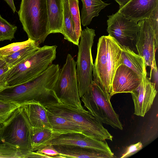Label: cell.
Returning a JSON list of instances; mask_svg holds the SVG:
<instances>
[{"label":"cell","instance_id":"obj_1","mask_svg":"<svg viewBox=\"0 0 158 158\" xmlns=\"http://www.w3.org/2000/svg\"><path fill=\"white\" fill-rule=\"evenodd\" d=\"M60 68L52 64L45 71L31 80L0 91V99L22 105L32 101L45 106L60 102L53 88Z\"/></svg>","mask_w":158,"mask_h":158},{"label":"cell","instance_id":"obj_2","mask_svg":"<svg viewBox=\"0 0 158 158\" xmlns=\"http://www.w3.org/2000/svg\"><path fill=\"white\" fill-rule=\"evenodd\" d=\"M121 52L122 46L109 35L99 38L94 64L93 81L110 96L113 79L119 65Z\"/></svg>","mask_w":158,"mask_h":158},{"label":"cell","instance_id":"obj_3","mask_svg":"<svg viewBox=\"0 0 158 158\" xmlns=\"http://www.w3.org/2000/svg\"><path fill=\"white\" fill-rule=\"evenodd\" d=\"M56 45L40 47L27 59L10 70L7 80L9 87L27 82L45 71L56 57Z\"/></svg>","mask_w":158,"mask_h":158},{"label":"cell","instance_id":"obj_4","mask_svg":"<svg viewBox=\"0 0 158 158\" xmlns=\"http://www.w3.org/2000/svg\"><path fill=\"white\" fill-rule=\"evenodd\" d=\"M18 14L28 39L44 42L49 34L46 0H21Z\"/></svg>","mask_w":158,"mask_h":158},{"label":"cell","instance_id":"obj_5","mask_svg":"<svg viewBox=\"0 0 158 158\" xmlns=\"http://www.w3.org/2000/svg\"><path fill=\"white\" fill-rule=\"evenodd\" d=\"M111 97L93 80L81 99L88 111L102 123L122 130L123 125L112 107Z\"/></svg>","mask_w":158,"mask_h":158},{"label":"cell","instance_id":"obj_6","mask_svg":"<svg viewBox=\"0 0 158 158\" xmlns=\"http://www.w3.org/2000/svg\"><path fill=\"white\" fill-rule=\"evenodd\" d=\"M56 115L64 118L77 125L84 134L101 140H112L113 136L100 123L85 109L81 110L61 102L46 106Z\"/></svg>","mask_w":158,"mask_h":158},{"label":"cell","instance_id":"obj_7","mask_svg":"<svg viewBox=\"0 0 158 158\" xmlns=\"http://www.w3.org/2000/svg\"><path fill=\"white\" fill-rule=\"evenodd\" d=\"M30 124L22 105L3 123L0 141L14 147L25 155L32 152L29 128Z\"/></svg>","mask_w":158,"mask_h":158},{"label":"cell","instance_id":"obj_8","mask_svg":"<svg viewBox=\"0 0 158 158\" xmlns=\"http://www.w3.org/2000/svg\"><path fill=\"white\" fill-rule=\"evenodd\" d=\"M76 64L73 57L68 54L65 63L59 69L53 90L61 102L83 110L79 93Z\"/></svg>","mask_w":158,"mask_h":158},{"label":"cell","instance_id":"obj_9","mask_svg":"<svg viewBox=\"0 0 158 158\" xmlns=\"http://www.w3.org/2000/svg\"><path fill=\"white\" fill-rule=\"evenodd\" d=\"M95 36V30L86 27L82 30L76 62L79 96L87 92L93 80L94 64L91 49Z\"/></svg>","mask_w":158,"mask_h":158},{"label":"cell","instance_id":"obj_10","mask_svg":"<svg viewBox=\"0 0 158 158\" xmlns=\"http://www.w3.org/2000/svg\"><path fill=\"white\" fill-rule=\"evenodd\" d=\"M107 17V31L109 35L122 47H128L134 51L140 29L138 22L128 19L118 11Z\"/></svg>","mask_w":158,"mask_h":158},{"label":"cell","instance_id":"obj_11","mask_svg":"<svg viewBox=\"0 0 158 158\" xmlns=\"http://www.w3.org/2000/svg\"><path fill=\"white\" fill-rule=\"evenodd\" d=\"M139 30L137 38L136 47L138 54L144 59L146 66L157 72L155 54L158 47V31L153 27L149 18L139 21Z\"/></svg>","mask_w":158,"mask_h":158},{"label":"cell","instance_id":"obj_12","mask_svg":"<svg viewBox=\"0 0 158 158\" xmlns=\"http://www.w3.org/2000/svg\"><path fill=\"white\" fill-rule=\"evenodd\" d=\"M49 145L75 146L114 154L106 140L98 139L82 133H60L54 131L52 137L48 143Z\"/></svg>","mask_w":158,"mask_h":158},{"label":"cell","instance_id":"obj_13","mask_svg":"<svg viewBox=\"0 0 158 158\" xmlns=\"http://www.w3.org/2000/svg\"><path fill=\"white\" fill-rule=\"evenodd\" d=\"M157 93L155 83L148 78L146 69L140 84L130 93L134 105V114L143 117L151 107Z\"/></svg>","mask_w":158,"mask_h":158},{"label":"cell","instance_id":"obj_14","mask_svg":"<svg viewBox=\"0 0 158 158\" xmlns=\"http://www.w3.org/2000/svg\"><path fill=\"white\" fill-rule=\"evenodd\" d=\"M142 76L123 64L119 65L113 79L111 96L118 93H131L140 85Z\"/></svg>","mask_w":158,"mask_h":158},{"label":"cell","instance_id":"obj_15","mask_svg":"<svg viewBox=\"0 0 158 158\" xmlns=\"http://www.w3.org/2000/svg\"><path fill=\"white\" fill-rule=\"evenodd\" d=\"M158 9V0H130L118 12L137 22L149 18Z\"/></svg>","mask_w":158,"mask_h":158},{"label":"cell","instance_id":"obj_16","mask_svg":"<svg viewBox=\"0 0 158 158\" xmlns=\"http://www.w3.org/2000/svg\"><path fill=\"white\" fill-rule=\"evenodd\" d=\"M21 105L32 126L52 129L48 118V110L45 106L39 102L35 101L29 102Z\"/></svg>","mask_w":158,"mask_h":158},{"label":"cell","instance_id":"obj_17","mask_svg":"<svg viewBox=\"0 0 158 158\" xmlns=\"http://www.w3.org/2000/svg\"><path fill=\"white\" fill-rule=\"evenodd\" d=\"M53 147L60 154L65 158H113L115 157L114 154L79 146L62 145Z\"/></svg>","mask_w":158,"mask_h":158},{"label":"cell","instance_id":"obj_18","mask_svg":"<svg viewBox=\"0 0 158 158\" xmlns=\"http://www.w3.org/2000/svg\"><path fill=\"white\" fill-rule=\"evenodd\" d=\"M49 34L62 33L63 0H46Z\"/></svg>","mask_w":158,"mask_h":158},{"label":"cell","instance_id":"obj_19","mask_svg":"<svg viewBox=\"0 0 158 158\" xmlns=\"http://www.w3.org/2000/svg\"><path fill=\"white\" fill-rule=\"evenodd\" d=\"M122 64L141 76H143L144 72L146 69L144 58L127 47H122L119 65Z\"/></svg>","mask_w":158,"mask_h":158},{"label":"cell","instance_id":"obj_20","mask_svg":"<svg viewBox=\"0 0 158 158\" xmlns=\"http://www.w3.org/2000/svg\"><path fill=\"white\" fill-rule=\"evenodd\" d=\"M82 7L81 11V21L83 26L89 25L92 19L98 16L102 9L110 4L102 0H81Z\"/></svg>","mask_w":158,"mask_h":158},{"label":"cell","instance_id":"obj_21","mask_svg":"<svg viewBox=\"0 0 158 158\" xmlns=\"http://www.w3.org/2000/svg\"><path fill=\"white\" fill-rule=\"evenodd\" d=\"M52 129L36 127L31 125L29 128L30 140L32 151L35 152L40 148L47 145L53 136Z\"/></svg>","mask_w":158,"mask_h":158},{"label":"cell","instance_id":"obj_22","mask_svg":"<svg viewBox=\"0 0 158 158\" xmlns=\"http://www.w3.org/2000/svg\"><path fill=\"white\" fill-rule=\"evenodd\" d=\"M48 115L52 129L54 131L60 133L70 132L82 133L79 127L73 122L64 118L54 114L48 110Z\"/></svg>","mask_w":158,"mask_h":158},{"label":"cell","instance_id":"obj_23","mask_svg":"<svg viewBox=\"0 0 158 158\" xmlns=\"http://www.w3.org/2000/svg\"><path fill=\"white\" fill-rule=\"evenodd\" d=\"M63 11L62 34L64 39L78 46L79 40L76 35L74 24L71 16L69 0H63Z\"/></svg>","mask_w":158,"mask_h":158},{"label":"cell","instance_id":"obj_24","mask_svg":"<svg viewBox=\"0 0 158 158\" xmlns=\"http://www.w3.org/2000/svg\"><path fill=\"white\" fill-rule=\"evenodd\" d=\"M40 48V44L36 42L2 59L11 69L24 61Z\"/></svg>","mask_w":158,"mask_h":158},{"label":"cell","instance_id":"obj_25","mask_svg":"<svg viewBox=\"0 0 158 158\" xmlns=\"http://www.w3.org/2000/svg\"><path fill=\"white\" fill-rule=\"evenodd\" d=\"M69 10L74 25V30L78 40L82 31L78 0H69Z\"/></svg>","mask_w":158,"mask_h":158},{"label":"cell","instance_id":"obj_26","mask_svg":"<svg viewBox=\"0 0 158 158\" xmlns=\"http://www.w3.org/2000/svg\"><path fill=\"white\" fill-rule=\"evenodd\" d=\"M35 42V41L28 39L24 41L14 43L0 48V57L2 59Z\"/></svg>","mask_w":158,"mask_h":158},{"label":"cell","instance_id":"obj_27","mask_svg":"<svg viewBox=\"0 0 158 158\" xmlns=\"http://www.w3.org/2000/svg\"><path fill=\"white\" fill-rule=\"evenodd\" d=\"M17 27L11 24L0 15V41H11L15 38Z\"/></svg>","mask_w":158,"mask_h":158},{"label":"cell","instance_id":"obj_28","mask_svg":"<svg viewBox=\"0 0 158 158\" xmlns=\"http://www.w3.org/2000/svg\"><path fill=\"white\" fill-rule=\"evenodd\" d=\"M0 158H25V155L16 148L2 142L0 143Z\"/></svg>","mask_w":158,"mask_h":158},{"label":"cell","instance_id":"obj_29","mask_svg":"<svg viewBox=\"0 0 158 158\" xmlns=\"http://www.w3.org/2000/svg\"><path fill=\"white\" fill-rule=\"evenodd\" d=\"M21 106L0 99V121L4 122L15 110Z\"/></svg>","mask_w":158,"mask_h":158},{"label":"cell","instance_id":"obj_30","mask_svg":"<svg viewBox=\"0 0 158 158\" xmlns=\"http://www.w3.org/2000/svg\"><path fill=\"white\" fill-rule=\"evenodd\" d=\"M10 69L6 64L0 68V91L9 87L7 80Z\"/></svg>","mask_w":158,"mask_h":158},{"label":"cell","instance_id":"obj_31","mask_svg":"<svg viewBox=\"0 0 158 158\" xmlns=\"http://www.w3.org/2000/svg\"><path fill=\"white\" fill-rule=\"evenodd\" d=\"M143 147V144L140 142L130 145L126 148L120 158H126L129 157L139 151Z\"/></svg>","mask_w":158,"mask_h":158},{"label":"cell","instance_id":"obj_32","mask_svg":"<svg viewBox=\"0 0 158 158\" xmlns=\"http://www.w3.org/2000/svg\"><path fill=\"white\" fill-rule=\"evenodd\" d=\"M35 152L38 153L44 154L52 158H55L56 156L59 154L53 146L50 145L45 146Z\"/></svg>","mask_w":158,"mask_h":158},{"label":"cell","instance_id":"obj_33","mask_svg":"<svg viewBox=\"0 0 158 158\" xmlns=\"http://www.w3.org/2000/svg\"><path fill=\"white\" fill-rule=\"evenodd\" d=\"M26 158H51L50 156L43 154L37 153L36 152H31L27 155Z\"/></svg>","mask_w":158,"mask_h":158},{"label":"cell","instance_id":"obj_34","mask_svg":"<svg viewBox=\"0 0 158 158\" xmlns=\"http://www.w3.org/2000/svg\"><path fill=\"white\" fill-rule=\"evenodd\" d=\"M8 5L14 13L16 12V10L15 7L13 0H4Z\"/></svg>","mask_w":158,"mask_h":158},{"label":"cell","instance_id":"obj_35","mask_svg":"<svg viewBox=\"0 0 158 158\" xmlns=\"http://www.w3.org/2000/svg\"><path fill=\"white\" fill-rule=\"evenodd\" d=\"M115 1L118 3L119 6V8H121L127 3L130 0H115Z\"/></svg>","mask_w":158,"mask_h":158},{"label":"cell","instance_id":"obj_36","mask_svg":"<svg viewBox=\"0 0 158 158\" xmlns=\"http://www.w3.org/2000/svg\"><path fill=\"white\" fill-rule=\"evenodd\" d=\"M6 64L5 60L0 57V68Z\"/></svg>","mask_w":158,"mask_h":158},{"label":"cell","instance_id":"obj_37","mask_svg":"<svg viewBox=\"0 0 158 158\" xmlns=\"http://www.w3.org/2000/svg\"><path fill=\"white\" fill-rule=\"evenodd\" d=\"M3 125V123L0 121V134Z\"/></svg>","mask_w":158,"mask_h":158}]
</instances>
